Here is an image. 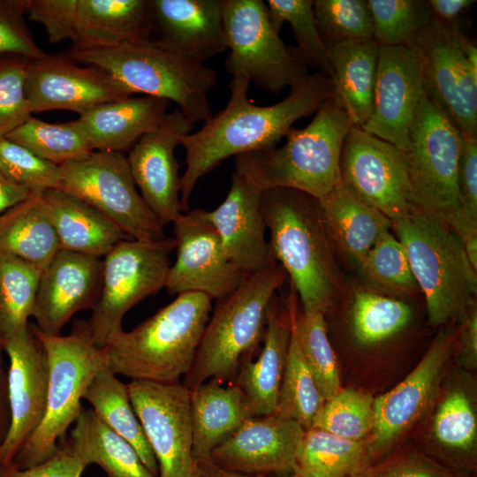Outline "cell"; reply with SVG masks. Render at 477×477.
<instances>
[{"label": "cell", "mask_w": 477, "mask_h": 477, "mask_svg": "<svg viewBox=\"0 0 477 477\" xmlns=\"http://www.w3.org/2000/svg\"><path fill=\"white\" fill-rule=\"evenodd\" d=\"M59 250L103 258L130 238L113 221L83 200L60 189L43 193Z\"/></svg>", "instance_id": "obj_30"}, {"label": "cell", "mask_w": 477, "mask_h": 477, "mask_svg": "<svg viewBox=\"0 0 477 477\" xmlns=\"http://www.w3.org/2000/svg\"><path fill=\"white\" fill-rule=\"evenodd\" d=\"M467 477H471V476H467Z\"/></svg>", "instance_id": "obj_61"}, {"label": "cell", "mask_w": 477, "mask_h": 477, "mask_svg": "<svg viewBox=\"0 0 477 477\" xmlns=\"http://www.w3.org/2000/svg\"><path fill=\"white\" fill-rule=\"evenodd\" d=\"M195 124L178 108L168 111L139 139L127 156L140 194L163 228L183 213L179 163L174 151L181 138L193 132Z\"/></svg>", "instance_id": "obj_18"}, {"label": "cell", "mask_w": 477, "mask_h": 477, "mask_svg": "<svg viewBox=\"0 0 477 477\" xmlns=\"http://www.w3.org/2000/svg\"><path fill=\"white\" fill-rule=\"evenodd\" d=\"M61 168L63 190L90 204L132 239L158 240L163 228L138 193L122 152L95 150Z\"/></svg>", "instance_id": "obj_12"}, {"label": "cell", "mask_w": 477, "mask_h": 477, "mask_svg": "<svg viewBox=\"0 0 477 477\" xmlns=\"http://www.w3.org/2000/svg\"><path fill=\"white\" fill-rule=\"evenodd\" d=\"M42 269L26 261L0 254V339L25 331L33 315Z\"/></svg>", "instance_id": "obj_40"}, {"label": "cell", "mask_w": 477, "mask_h": 477, "mask_svg": "<svg viewBox=\"0 0 477 477\" xmlns=\"http://www.w3.org/2000/svg\"><path fill=\"white\" fill-rule=\"evenodd\" d=\"M413 309L401 299L390 297L365 286L352 296L349 313L353 340L369 347L390 340L411 322Z\"/></svg>", "instance_id": "obj_38"}, {"label": "cell", "mask_w": 477, "mask_h": 477, "mask_svg": "<svg viewBox=\"0 0 477 477\" xmlns=\"http://www.w3.org/2000/svg\"><path fill=\"white\" fill-rule=\"evenodd\" d=\"M7 367L11 424L0 443V464H11L46 412L49 369L46 351L29 327L3 342Z\"/></svg>", "instance_id": "obj_21"}, {"label": "cell", "mask_w": 477, "mask_h": 477, "mask_svg": "<svg viewBox=\"0 0 477 477\" xmlns=\"http://www.w3.org/2000/svg\"><path fill=\"white\" fill-rule=\"evenodd\" d=\"M364 286L401 299L420 292L405 251L391 231L381 238L356 268Z\"/></svg>", "instance_id": "obj_42"}, {"label": "cell", "mask_w": 477, "mask_h": 477, "mask_svg": "<svg viewBox=\"0 0 477 477\" xmlns=\"http://www.w3.org/2000/svg\"><path fill=\"white\" fill-rule=\"evenodd\" d=\"M199 477H265L261 475H248L228 471L217 466L211 458L198 461Z\"/></svg>", "instance_id": "obj_59"}, {"label": "cell", "mask_w": 477, "mask_h": 477, "mask_svg": "<svg viewBox=\"0 0 477 477\" xmlns=\"http://www.w3.org/2000/svg\"><path fill=\"white\" fill-rule=\"evenodd\" d=\"M172 223L176 260L164 287L169 294L196 292L219 300L231 293L246 273L226 255L207 210L190 209Z\"/></svg>", "instance_id": "obj_17"}, {"label": "cell", "mask_w": 477, "mask_h": 477, "mask_svg": "<svg viewBox=\"0 0 477 477\" xmlns=\"http://www.w3.org/2000/svg\"><path fill=\"white\" fill-rule=\"evenodd\" d=\"M261 194L234 171L225 199L214 210H207L226 255L245 273L261 271L276 263L265 237Z\"/></svg>", "instance_id": "obj_25"}, {"label": "cell", "mask_w": 477, "mask_h": 477, "mask_svg": "<svg viewBox=\"0 0 477 477\" xmlns=\"http://www.w3.org/2000/svg\"><path fill=\"white\" fill-rule=\"evenodd\" d=\"M66 440L87 466L95 464L108 477H157L145 466L135 449L91 407H82Z\"/></svg>", "instance_id": "obj_34"}, {"label": "cell", "mask_w": 477, "mask_h": 477, "mask_svg": "<svg viewBox=\"0 0 477 477\" xmlns=\"http://www.w3.org/2000/svg\"><path fill=\"white\" fill-rule=\"evenodd\" d=\"M324 402L291 326L286 363L275 413L297 421L307 431L312 428Z\"/></svg>", "instance_id": "obj_43"}, {"label": "cell", "mask_w": 477, "mask_h": 477, "mask_svg": "<svg viewBox=\"0 0 477 477\" xmlns=\"http://www.w3.org/2000/svg\"><path fill=\"white\" fill-rule=\"evenodd\" d=\"M223 0H152L149 42L194 64L227 50Z\"/></svg>", "instance_id": "obj_24"}, {"label": "cell", "mask_w": 477, "mask_h": 477, "mask_svg": "<svg viewBox=\"0 0 477 477\" xmlns=\"http://www.w3.org/2000/svg\"><path fill=\"white\" fill-rule=\"evenodd\" d=\"M270 254L290 277L302 311L326 314L344 289L318 200L295 189L262 192Z\"/></svg>", "instance_id": "obj_2"}, {"label": "cell", "mask_w": 477, "mask_h": 477, "mask_svg": "<svg viewBox=\"0 0 477 477\" xmlns=\"http://www.w3.org/2000/svg\"><path fill=\"white\" fill-rule=\"evenodd\" d=\"M26 91L32 113L63 110L80 116L132 96L104 71L79 64L68 54H46L31 60Z\"/></svg>", "instance_id": "obj_20"}, {"label": "cell", "mask_w": 477, "mask_h": 477, "mask_svg": "<svg viewBox=\"0 0 477 477\" xmlns=\"http://www.w3.org/2000/svg\"><path fill=\"white\" fill-rule=\"evenodd\" d=\"M152 0H79L69 51L149 41Z\"/></svg>", "instance_id": "obj_26"}, {"label": "cell", "mask_w": 477, "mask_h": 477, "mask_svg": "<svg viewBox=\"0 0 477 477\" xmlns=\"http://www.w3.org/2000/svg\"><path fill=\"white\" fill-rule=\"evenodd\" d=\"M250 80L232 77L231 96L224 109L180 140L186 151V170L180 177L182 212L190 210L191 194L201 178L230 156L276 146L299 119L315 113L335 94L332 79L307 73L290 86L280 102L258 106L248 99Z\"/></svg>", "instance_id": "obj_1"}, {"label": "cell", "mask_w": 477, "mask_h": 477, "mask_svg": "<svg viewBox=\"0 0 477 477\" xmlns=\"http://www.w3.org/2000/svg\"><path fill=\"white\" fill-rule=\"evenodd\" d=\"M26 3V0H0V55H19L31 60L46 55L25 20Z\"/></svg>", "instance_id": "obj_51"}, {"label": "cell", "mask_w": 477, "mask_h": 477, "mask_svg": "<svg viewBox=\"0 0 477 477\" xmlns=\"http://www.w3.org/2000/svg\"><path fill=\"white\" fill-rule=\"evenodd\" d=\"M102 283V258L58 250L42 269L33 317L42 332L58 336L78 312L93 309Z\"/></svg>", "instance_id": "obj_23"}, {"label": "cell", "mask_w": 477, "mask_h": 477, "mask_svg": "<svg viewBox=\"0 0 477 477\" xmlns=\"http://www.w3.org/2000/svg\"><path fill=\"white\" fill-rule=\"evenodd\" d=\"M423 452L405 449L369 464L351 477H467Z\"/></svg>", "instance_id": "obj_50"}, {"label": "cell", "mask_w": 477, "mask_h": 477, "mask_svg": "<svg viewBox=\"0 0 477 477\" xmlns=\"http://www.w3.org/2000/svg\"><path fill=\"white\" fill-rule=\"evenodd\" d=\"M463 135L423 93L405 153L413 210L447 224L460 208L458 164Z\"/></svg>", "instance_id": "obj_9"}, {"label": "cell", "mask_w": 477, "mask_h": 477, "mask_svg": "<svg viewBox=\"0 0 477 477\" xmlns=\"http://www.w3.org/2000/svg\"><path fill=\"white\" fill-rule=\"evenodd\" d=\"M68 55L79 64L104 71L132 96L140 94L174 102L195 123L213 116L208 95L217 82L216 70L188 62L149 41Z\"/></svg>", "instance_id": "obj_6"}, {"label": "cell", "mask_w": 477, "mask_h": 477, "mask_svg": "<svg viewBox=\"0 0 477 477\" xmlns=\"http://www.w3.org/2000/svg\"><path fill=\"white\" fill-rule=\"evenodd\" d=\"M369 464L367 440H348L311 428L299 443L293 473L300 477H351Z\"/></svg>", "instance_id": "obj_37"}, {"label": "cell", "mask_w": 477, "mask_h": 477, "mask_svg": "<svg viewBox=\"0 0 477 477\" xmlns=\"http://www.w3.org/2000/svg\"><path fill=\"white\" fill-rule=\"evenodd\" d=\"M314 11L323 42L375 40L366 0H315Z\"/></svg>", "instance_id": "obj_47"}, {"label": "cell", "mask_w": 477, "mask_h": 477, "mask_svg": "<svg viewBox=\"0 0 477 477\" xmlns=\"http://www.w3.org/2000/svg\"><path fill=\"white\" fill-rule=\"evenodd\" d=\"M31 193L10 181L0 171V214L26 200Z\"/></svg>", "instance_id": "obj_58"}, {"label": "cell", "mask_w": 477, "mask_h": 477, "mask_svg": "<svg viewBox=\"0 0 477 477\" xmlns=\"http://www.w3.org/2000/svg\"><path fill=\"white\" fill-rule=\"evenodd\" d=\"M287 277L275 263L246 273L231 293L216 300L192 366L184 375L186 388L193 390L210 379L235 383L243 360L254 357L262 343L269 305Z\"/></svg>", "instance_id": "obj_5"}, {"label": "cell", "mask_w": 477, "mask_h": 477, "mask_svg": "<svg viewBox=\"0 0 477 477\" xmlns=\"http://www.w3.org/2000/svg\"><path fill=\"white\" fill-rule=\"evenodd\" d=\"M375 39L382 45H407L431 20L428 1L367 0Z\"/></svg>", "instance_id": "obj_46"}, {"label": "cell", "mask_w": 477, "mask_h": 477, "mask_svg": "<svg viewBox=\"0 0 477 477\" xmlns=\"http://www.w3.org/2000/svg\"><path fill=\"white\" fill-rule=\"evenodd\" d=\"M276 477H300V476L299 474L295 473H289V474L279 475V476H276Z\"/></svg>", "instance_id": "obj_60"}, {"label": "cell", "mask_w": 477, "mask_h": 477, "mask_svg": "<svg viewBox=\"0 0 477 477\" xmlns=\"http://www.w3.org/2000/svg\"><path fill=\"white\" fill-rule=\"evenodd\" d=\"M424 92L420 64L414 51L407 45L380 44L372 113L360 128L405 154Z\"/></svg>", "instance_id": "obj_19"}, {"label": "cell", "mask_w": 477, "mask_h": 477, "mask_svg": "<svg viewBox=\"0 0 477 477\" xmlns=\"http://www.w3.org/2000/svg\"><path fill=\"white\" fill-rule=\"evenodd\" d=\"M130 399L158 466L157 477H199L190 390L182 382L132 380Z\"/></svg>", "instance_id": "obj_14"}, {"label": "cell", "mask_w": 477, "mask_h": 477, "mask_svg": "<svg viewBox=\"0 0 477 477\" xmlns=\"http://www.w3.org/2000/svg\"><path fill=\"white\" fill-rule=\"evenodd\" d=\"M318 203L333 249L355 268L391 230V220L354 196L341 181Z\"/></svg>", "instance_id": "obj_28"}, {"label": "cell", "mask_w": 477, "mask_h": 477, "mask_svg": "<svg viewBox=\"0 0 477 477\" xmlns=\"http://www.w3.org/2000/svg\"><path fill=\"white\" fill-rule=\"evenodd\" d=\"M458 26L431 19L407 44L416 54L428 96L463 137H477V71L469 64Z\"/></svg>", "instance_id": "obj_13"}, {"label": "cell", "mask_w": 477, "mask_h": 477, "mask_svg": "<svg viewBox=\"0 0 477 477\" xmlns=\"http://www.w3.org/2000/svg\"><path fill=\"white\" fill-rule=\"evenodd\" d=\"M265 3L270 23L277 33L284 22L290 24L298 43L295 50L307 66H314L333 79L327 47L316 25L314 1L268 0Z\"/></svg>", "instance_id": "obj_44"}, {"label": "cell", "mask_w": 477, "mask_h": 477, "mask_svg": "<svg viewBox=\"0 0 477 477\" xmlns=\"http://www.w3.org/2000/svg\"><path fill=\"white\" fill-rule=\"evenodd\" d=\"M374 420V398L353 389H340L325 400L312 428L341 438L362 441L371 434Z\"/></svg>", "instance_id": "obj_45"}, {"label": "cell", "mask_w": 477, "mask_h": 477, "mask_svg": "<svg viewBox=\"0 0 477 477\" xmlns=\"http://www.w3.org/2000/svg\"><path fill=\"white\" fill-rule=\"evenodd\" d=\"M29 327L46 351L49 378L43 420L11 462L19 468L36 466L55 454L83 407L87 388L106 367L104 350L95 345L88 321L76 319L66 336L48 335L30 322Z\"/></svg>", "instance_id": "obj_8"}, {"label": "cell", "mask_w": 477, "mask_h": 477, "mask_svg": "<svg viewBox=\"0 0 477 477\" xmlns=\"http://www.w3.org/2000/svg\"><path fill=\"white\" fill-rule=\"evenodd\" d=\"M428 3L432 19L447 24H455L458 16L475 1L429 0Z\"/></svg>", "instance_id": "obj_56"}, {"label": "cell", "mask_w": 477, "mask_h": 477, "mask_svg": "<svg viewBox=\"0 0 477 477\" xmlns=\"http://www.w3.org/2000/svg\"><path fill=\"white\" fill-rule=\"evenodd\" d=\"M297 299L292 288L286 301L291 326L315 382L323 398L328 400L341 387L337 361L329 339L325 314L319 311L299 313Z\"/></svg>", "instance_id": "obj_39"}, {"label": "cell", "mask_w": 477, "mask_h": 477, "mask_svg": "<svg viewBox=\"0 0 477 477\" xmlns=\"http://www.w3.org/2000/svg\"><path fill=\"white\" fill-rule=\"evenodd\" d=\"M291 338L290 314L276 297L269 305L262 347L258 358L243 360L235 383L247 398L254 416L274 413Z\"/></svg>", "instance_id": "obj_27"}, {"label": "cell", "mask_w": 477, "mask_h": 477, "mask_svg": "<svg viewBox=\"0 0 477 477\" xmlns=\"http://www.w3.org/2000/svg\"><path fill=\"white\" fill-rule=\"evenodd\" d=\"M42 194L31 193L0 215V254L18 257L44 269L59 246Z\"/></svg>", "instance_id": "obj_33"}, {"label": "cell", "mask_w": 477, "mask_h": 477, "mask_svg": "<svg viewBox=\"0 0 477 477\" xmlns=\"http://www.w3.org/2000/svg\"><path fill=\"white\" fill-rule=\"evenodd\" d=\"M304 433L297 421L276 413L253 416L215 448L210 458L217 466L238 473L289 474Z\"/></svg>", "instance_id": "obj_22"}, {"label": "cell", "mask_w": 477, "mask_h": 477, "mask_svg": "<svg viewBox=\"0 0 477 477\" xmlns=\"http://www.w3.org/2000/svg\"><path fill=\"white\" fill-rule=\"evenodd\" d=\"M212 299L189 292L130 331L122 330L103 348L106 367L132 380L179 382L190 369Z\"/></svg>", "instance_id": "obj_4"}, {"label": "cell", "mask_w": 477, "mask_h": 477, "mask_svg": "<svg viewBox=\"0 0 477 477\" xmlns=\"http://www.w3.org/2000/svg\"><path fill=\"white\" fill-rule=\"evenodd\" d=\"M79 0H26V14L41 24L52 44L72 40Z\"/></svg>", "instance_id": "obj_52"}, {"label": "cell", "mask_w": 477, "mask_h": 477, "mask_svg": "<svg viewBox=\"0 0 477 477\" xmlns=\"http://www.w3.org/2000/svg\"><path fill=\"white\" fill-rule=\"evenodd\" d=\"M433 434L440 449L435 461L470 475L475 468L477 418L466 390L458 387L446 393L434 417Z\"/></svg>", "instance_id": "obj_35"}, {"label": "cell", "mask_w": 477, "mask_h": 477, "mask_svg": "<svg viewBox=\"0 0 477 477\" xmlns=\"http://www.w3.org/2000/svg\"><path fill=\"white\" fill-rule=\"evenodd\" d=\"M340 181L358 199L396 221L412 210L405 154L352 125L344 141Z\"/></svg>", "instance_id": "obj_15"}, {"label": "cell", "mask_w": 477, "mask_h": 477, "mask_svg": "<svg viewBox=\"0 0 477 477\" xmlns=\"http://www.w3.org/2000/svg\"><path fill=\"white\" fill-rule=\"evenodd\" d=\"M193 454L198 461L225 442L250 417V404L236 383L208 380L190 390Z\"/></svg>", "instance_id": "obj_31"}, {"label": "cell", "mask_w": 477, "mask_h": 477, "mask_svg": "<svg viewBox=\"0 0 477 477\" xmlns=\"http://www.w3.org/2000/svg\"><path fill=\"white\" fill-rule=\"evenodd\" d=\"M87 466L76 456L66 438L58 443L55 454L46 461L27 468L0 464V477H81Z\"/></svg>", "instance_id": "obj_53"}, {"label": "cell", "mask_w": 477, "mask_h": 477, "mask_svg": "<svg viewBox=\"0 0 477 477\" xmlns=\"http://www.w3.org/2000/svg\"><path fill=\"white\" fill-rule=\"evenodd\" d=\"M83 400L90 404L110 428L135 449L145 466L157 476V462L132 407L128 385L105 367L92 379Z\"/></svg>", "instance_id": "obj_36"}, {"label": "cell", "mask_w": 477, "mask_h": 477, "mask_svg": "<svg viewBox=\"0 0 477 477\" xmlns=\"http://www.w3.org/2000/svg\"><path fill=\"white\" fill-rule=\"evenodd\" d=\"M333 70L335 95L352 125L370 117L380 44L376 40L325 44Z\"/></svg>", "instance_id": "obj_32"}, {"label": "cell", "mask_w": 477, "mask_h": 477, "mask_svg": "<svg viewBox=\"0 0 477 477\" xmlns=\"http://www.w3.org/2000/svg\"><path fill=\"white\" fill-rule=\"evenodd\" d=\"M352 126L334 94L306 127H292L282 146L234 156L235 171L261 192L285 187L319 200L340 182L342 148Z\"/></svg>", "instance_id": "obj_3"}, {"label": "cell", "mask_w": 477, "mask_h": 477, "mask_svg": "<svg viewBox=\"0 0 477 477\" xmlns=\"http://www.w3.org/2000/svg\"><path fill=\"white\" fill-rule=\"evenodd\" d=\"M0 171L30 193L58 188L60 165L44 160L7 138L0 139Z\"/></svg>", "instance_id": "obj_48"}, {"label": "cell", "mask_w": 477, "mask_h": 477, "mask_svg": "<svg viewBox=\"0 0 477 477\" xmlns=\"http://www.w3.org/2000/svg\"><path fill=\"white\" fill-rule=\"evenodd\" d=\"M5 138L57 165L94 151L78 119L48 123L32 116Z\"/></svg>", "instance_id": "obj_41"}, {"label": "cell", "mask_w": 477, "mask_h": 477, "mask_svg": "<svg viewBox=\"0 0 477 477\" xmlns=\"http://www.w3.org/2000/svg\"><path fill=\"white\" fill-rule=\"evenodd\" d=\"M170 102L153 96H130L101 104L78 118L91 148L122 152L155 127Z\"/></svg>", "instance_id": "obj_29"}, {"label": "cell", "mask_w": 477, "mask_h": 477, "mask_svg": "<svg viewBox=\"0 0 477 477\" xmlns=\"http://www.w3.org/2000/svg\"><path fill=\"white\" fill-rule=\"evenodd\" d=\"M30 61L19 55H0V139L32 117L26 91Z\"/></svg>", "instance_id": "obj_49"}, {"label": "cell", "mask_w": 477, "mask_h": 477, "mask_svg": "<svg viewBox=\"0 0 477 477\" xmlns=\"http://www.w3.org/2000/svg\"><path fill=\"white\" fill-rule=\"evenodd\" d=\"M391 230L425 297L429 323L460 319L475 303L477 269L457 235L447 223L413 209L391 221Z\"/></svg>", "instance_id": "obj_7"}, {"label": "cell", "mask_w": 477, "mask_h": 477, "mask_svg": "<svg viewBox=\"0 0 477 477\" xmlns=\"http://www.w3.org/2000/svg\"><path fill=\"white\" fill-rule=\"evenodd\" d=\"M460 208L477 219V137H463L458 164Z\"/></svg>", "instance_id": "obj_54"}, {"label": "cell", "mask_w": 477, "mask_h": 477, "mask_svg": "<svg viewBox=\"0 0 477 477\" xmlns=\"http://www.w3.org/2000/svg\"><path fill=\"white\" fill-rule=\"evenodd\" d=\"M454 330H441L413 370L395 388L374 398V427L367 445L370 464L388 450L430 407L455 348Z\"/></svg>", "instance_id": "obj_16"}, {"label": "cell", "mask_w": 477, "mask_h": 477, "mask_svg": "<svg viewBox=\"0 0 477 477\" xmlns=\"http://www.w3.org/2000/svg\"><path fill=\"white\" fill-rule=\"evenodd\" d=\"M174 250L173 238H130L117 244L102 258L101 293L87 320L98 348H104L123 330V318L132 307L165 287Z\"/></svg>", "instance_id": "obj_10"}, {"label": "cell", "mask_w": 477, "mask_h": 477, "mask_svg": "<svg viewBox=\"0 0 477 477\" xmlns=\"http://www.w3.org/2000/svg\"><path fill=\"white\" fill-rule=\"evenodd\" d=\"M4 353V344L0 339V443L5 438L11 424L7 382L8 367L5 365Z\"/></svg>", "instance_id": "obj_57"}, {"label": "cell", "mask_w": 477, "mask_h": 477, "mask_svg": "<svg viewBox=\"0 0 477 477\" xmlns=\"http://www.w3.org/2000/svg\"><path fill=\"white\" fill-rule=\"evenodd\" d=\"M458 360L466 368L477 367V309L473 304L460 318Z\"/></svg>", "instance_id": "obj_55"}, {"label": "cell", "mask_w": 477, "mask_h": 477, "mask_svg": "<svg viewBox=\"0 0 477 477\" xmlns=\"http://www.w3.org/2000/svg\"><path fill=\"white\" fill-rule=\"evenodd\" d=\"M223 23L228 50L224 65L274 94L307 74L295 48L287 46L272 26L262 0H223Z\"/></svg>", "instance_id": "obj_11"}]
</instances>
